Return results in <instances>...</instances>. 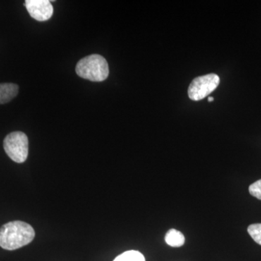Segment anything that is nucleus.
Instances as JSON below:
<instances>
[{
    "label": "nucleus",
    "instance_id": "f257e3e1",
    "mask_svg": "<svg viewBox=\"0 0 261 261\" xmlns=\"http://www.w3.org/2000/svg\"><path fill=\"white\" fill-rule=\"evenodd\" d=\"M35 231L30 224L21 221H11L0 228V247L15 250L32 243Z\"/></svg>",
    "mask_w": 261,
    "mask_h": 261
},
{
    "label": "nucleus",
    "instance_id": "f03ea898",
    "mask_svg": "<svg viewBox=\"0 0 261 261\" xmlns=\"http://www.w3.org/2000/svg\"><path fill=\"white\" fill-rule=\"evenodd\" d=\"M75 71L81 78L91 82H100L108 78L109 66L104 57L91 55L78 62Z\"/></svg>",
    "mask_w": 261,
    "mask_h": 261
},
{
    "label": "nucleus",
    "instance_id": "7ed1b4c3",
    "mask_svg": "<svg viewBox=\"0 0 261 261\" xmlns=\"http://www.w3.org/2000/svg\"><path fill=\"white\" fill-rule=\"evenodd\" d=\"M5 152L12 161L22 163L27 161L29 154V140L23 132H14L9 134L4 140Z\"/></svg>",
    "mask_w": 261,
    "mask_h": 261
},
{
    "label": "nucleus",
    "instance_id": "20e7f679",
    "mask_svg": "<svg viewBox=\"0 0 261 261\" xmlns=\"http://www.w3.org/2000/svg\"><path fill=\"white\" fill-rule=\"evenodd\" d=\"M219 83V76L215 73L197 77L189 87V97L193 101L201 100L212 93Z\"/></svg>",
    "mask_w": 261,
    "mask_h": 261
},
{
    "label": "nucleus",
    "instance_id": "39448f33",
    "mask_svg": "<svg viewBox=\"0 0 261 261\" xmlns=\"http://www.w3.org/2000/svg\"><path fill=\"white\" fill-rule=\"evenodd\" d=\"M25 6L32 18L46 21L53 15V7L49 0H27Z\"/></svg>",
    "mask_w": 261,
    "mask_h": 261
},
{
    "label": "nucleus",
    "instance_id": "423d86ee",
    "mask_svg": "<svg viewBox=\"0 0 261 261\" xmlns=\"http://www.w3.org/2000/svg\"><path fill=\"white\" fill-rule=\"evenodd\" d=\"M18 86L15 84H0V105L9 102L18 93Z\"/></svg>",
    "mask_w": 261,
    "mask_h": 261
},
{
    "label": "nucleus",
    "instance_id": "0eeeda50",
    "mask_svg": "<svg viewBox=\"0 0 261 261\" xmlns=\"http://www.w3.org/2000/svg\"><path fill=\"white\" fill-rule=\"evenodd\" d=\"M165 241L169 246L179 247L185 243V238L183 233L178 230L171 228L168 230L165 236Z\"/></svg>",
    "mask_w": 261,
    "mask_h": 261
},
{
    "label": "nucleus",
    "instance_id": "6e6552de",
    "mask_svg": "<svg viewBox=\"0 0 261 261\" xmlns=\"http://www.w3.org/2000/svg\"><path fill=\"white\" fill-rule=\"evenodd\" d=\"M113 261H146L145 257L137 250H129L121 254Z\"/></svg>",
    "mask_w": 261,
    "mask_h": 261
},
{
    "label": "nucleus",
    "instance_id": "1a4fd4ad",
    "mask_svg": "<svg viewBox=\"0 0 261 261\" xmlns=\"http://www.w3.org/2000/svg\"><path fill=\"white\" fill-rule=\"evenodd\" d=\"M247 231L255 243L261 245V224L250 225Z\"/></svg>",
    "mask_w": 261,
    "mask_h": 261
},
{
    "label": "nucleus",
    "instance_id": "9d476101",
    "mask_svg": "<svg viewBox=\"0 0 261 261\" xmlns=\"http://www.w3.org/2000/svg\"><path fill=\"white\" fill-rule=\"evenodd\" d=\"M250 195L261 200V179L254 182L249 187Z\"/></svg>",
    "mask_w": 261,
    "mask_h": 261
},
{
    "label": "nucleus",
    "instance_id": "9b49d317",
    "mask_svg": "<svg viewBox=\"0 0 261 261\" xmlns=\"http://www.w3.org/2000/svg\"><path fill=\"white\" fill-rule=\"evenodd\" d=\"M214 100V98L212 97H208V101L209 102H213V101Z\"/></svg>",
    "mask_w": 261,
    "mask_h": 261
}]
</instances>
